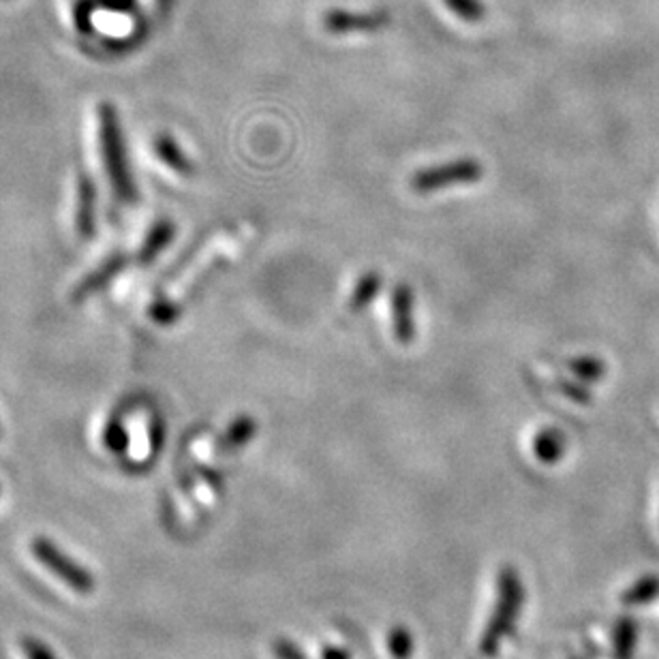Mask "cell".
I'll use <instances>...</instances> for the list:
<instances>
[{
	"mask_svg": "<svg viewBox=\"0 0 659 659\" xmlns=\"http://www.w3.org/2000/svg\"><path fill=\"white\" fill-rule=\"evenodd\" d=\"M100 146L101 159L107 174V180L112 182V189L116 198L123 201H133L137 191L133 182L132 169L127 161V150L121 133V123L118 114L112 103H101L100 105Z\"/></svg>",
	"mask_w": 659,
	"mask_h": 659,
	"instance_id": "obj_1",
	"label": "cell"
},
{
	"mask_svg": "<svg viewBox=\"0 0 659 659\" xmlns=\"http://www.w3.org/2000/svg\"><path fill=\"white\" fill-rule=\"evenodd\" d=\"M525 589L523 583L512 567H503L499 574V594H496V606H494L491 624L484 629L480 651L487 658H493L499 645L505 640L510 629L516 624V617L523 608Z\"/></svg>",
	"mask_w": 659,
	"mask_h": 659,
	"instance_id": "obj_2",
	"label": "cell"
},
{
	"mask_svg": "<svg viewBox=\"0 0 659 659\" xmlns=\"http://www.w3.org/2000/svg\"><path fill=\"white\" fill-rule=\"evenodd\" d=\"M484 178V165L473 157L429 165L411 174L409 187L418 196H435L454 187H471Z\"/></svg>",
	"mask_w": 659,
	"mask_h": 659,
	"instance_id": "obj_3",
	"label": "cell"
},
{
	"mask_svg": "<svg viewBox=\"0 0 659 659\" xmlns=\"http://www.w3.org/2000/svg\"><path fill=\"white\" fill-rule=\"evenodd\" d=\"M31 553L45 569L59 576L71 592L80 595H91L97 587L95 576L82 567L77 561L66 557L65 553L45 537H34L31 542Z\"/></svg>",
	"mask_w": 659,
	"mask_h": 659,
	"instance_id": "obj_4",
	"label": "cell"
},
{
	"mask_svg": "<svg viewBox=\"0 0 659 659\" xmlns=\"http://www.w3.org/2000/svg\"><path fill=\"white\" fill-rule=\"evenodd\" d=\"M390 24L386 11H345L334 9L324 15V29L332 34L377 33Z\"/></svg>",
	"mask_w": 659,
	"mask_h": 659,
	"instance_id": "obj_5",
	"label": "cell"
},
{
	"mask_svg": "<svg viewBox=\"0 0 659 659\" xmlns=\"http://www.w3.org/2000/svg\"><path fill=\"white\" fill-rule=\"evenodd\" d=\"M414 306H416V294H414L411 285H407V283L395 285L393 297H390L393 334H395L396 343H400L402 347H409L416 341Z\"/></svg>",
	"mask_w": 659,
	"mask_h": 659,
	"instance_id": "obj_6",
	"label": "cell"
},
{
	"mask_svg": "<svg viewBox=\"0 0 659 659\" xmlns=\"http://www.w3.org/2000/svg\"><path fill=\"white\" fill-rule=\"evenodd\" d=\"M75 226L80 238L88 240L95 236V212H97V191L93 180L86 174H80L77 178V201H75Z\"/></svg>",
	"mask_w": 659,
	"mask_h": 659,
	"instance_id": "obj_7",
	"label": "cell"
},
{
	"mask_svg": "<svg viewBox=\"0 0 659 659\" xmlns=\"http://www.w3.org/2000/svg\"><path fill=\"white\" fill-rule=\"evenodd\" d=\"M531 450L537 461L544 462V464H555L567 452V437L561 429L546 427V429L535 432V437L531 441Z\"/></svg>",
	"mask_w": 659,
	"mask_h": 659,
	"instance_id": "obj_8",
	"label": "cell"
},
{
	"mask_svg": "<svg viewBox=\"0 0 659 659\" xmlns=\"http://www.w3.org/2000/svg\"><path fill=\"white\" fill-rule=\"evenodd\" d=\"M174 233H176V228H174L171 221H167V219L157 221L153 226V230L148 231V236L144 238V242H142V247L137 251V264H153L164 253L165 249L169 247V242L174 240Z\"/></svg>",
	"mask_w": 659,
	"mask_h": 659,
	"instance_id": "obj_9",
	"label": "cell"
},
{
	"mask_svg": "<svg viewBox=\"0 0 659 659\" xmlns=\"http://www.w3.org/2000/svg\"><path fill=\"white\" fill-rule=\"evenodd\" d=\"M155 155H157V159L161 164L167 165L178 176H193V169L196 167H193L191 159L187 157V153L178 146V142L171 135L161 133V135L155 137Z\"/></svg>",
	"mask_w": 659,
	"mask_h": 659,
	"instance_id": "obj_10",
	"label": "cell"
},
{
	"mask_svg": "<svg viewBox=\"0 0 659 659\" xmlns=\"http://www.w3.org/2000/svg\"><path fill=\"white\" fill-rule=\"evenodd\" d=\"M127 265V260L123 258V255H112V258H107L103 264L95 270V272H91L80 285H77V290H75V294H73V300H84L86 296H93L95 292H100L103 290L123 268Z\"/></svg>",
	"mask_w": 659,
	"mask_h": 659,
	"instance_id": "obj_11",
	"label": "cell"
},
{
	"mask_svg": "<svg viewBox=\"0 0 659 659\" xmlns=\"http://www.w3.org/2000/svg\"><path fill=\"white\" fill-rule=\"evenodd\" d=\"M258 435V422L255 418L251 416H238L230 425V429L226 430V435L219 439L217 443V450L221 454H228V452H236L244 446H249Z\"/></svg>",
	"mask_w": 659,
	"mask_h": 659,
	"instance_id": "obj_12",
	"label": "cell"
},
{
	"mask_svg": "<svg viewBox=\"0 0 659 659\" xmlns=\"http://www.w3.org/2000/svg\"><path fill=\"white\" fill-rule=\"evenodd\" d=\"M381 287H384V276L379 272H375V270L364 272L363 276L358 279V283L354 285V290H352L347 306L354 313H360L375 297L379 296Z\"/></svg>",
	"mask_w": 659,
	"mask_h": 659,
	"instance_id": "obj_13",
	"label": "cell"
},
{
	"mask_svg": "<svg viewBox=\"0 0 659 659\" xmlns=\"http://www.w3.org/2000/svg\"><path fill=\"white\" fill-rule=\"evenodd\" d=\"M659 597V576H645L636 580L626 594L621 595V602L626 606H647Z\"/></svg>",
	"mask_w": 659,
	"mask_h": 659,
	"instance_id": "obj_14",
	"label": "cell"
},
{
	"mask_svg": "<svg viewBox=\"0 0 659 659\" xmlns=\"http://www.w3.org/2000/svg\"><path fill=\"white\" fill-rule=\"evenodd\" d=\"M638 640V627L631 617L621 619L615 627V658L631 659Z\"/></svg>",
	"mask_w": 659,
	"mask_h": 659,
	"instance_id": "obj_15",
	"label": "cell"
},
{
	"mask_svg": "<svg viewBox=\"0 0 659 659\" xmlns=\"http://www.w3.org/2000/svg\"><path fill=\"white\" fill-rule=\"evenodd\" d=\"M567 368L576 379H580L585 384H595L606 375V364L595 356H576V358L567 360Z\"/></svg>",
	"mask_w": 659,
	"mask_h": 659,
	"instance_id": "obj_16",
	"label": "cell"
},
{
	"mask_svg": "<svg viewBox=\"0 0 659 659\" xmlns=\"http://www.w3.org/2000/svg\"><path fill=\"white\" fill-rule=\"evenodd\" d=\"M443 2L457 18H461L462 22H467V24H480L489 13V9L482 0H443Z\"/></svg>",
	"mask_w": 659,
	"mask_h": 659,
	"instance_id": "obj_17",
	"label": "cell"
},
{
	"mask_svg": "<svg viewBox=\"0 0 659 659\" xmlns=\"http://www.w3.org/2000/svg\"><path fill=\"white\" fill-rule=\"evenodd\" d=\"M103 443L109 452L123 454L129 446V432L125 430V427L118 420H109L105 425V430H103Z\"/></svg>",
	"mask_w": 659,
	"mask_h": 659,
	"instance_id": "obj_18",
	"label": "cell"
},
{
	"mask_svg": "<svg viewBox=\"0 0 659 659\" xmlns=\"http://www.w3.org/2000/svg\"><path fill=\"white\" fill-rule=\"evenodd\" d=\"M388 649L395 659H409L414 653V638L407 627H395L388 636Z\"/></svg>",
	"mask_w": 659,
	"mask_h": 659,
	"instance_id": "obj_19",
	"label": "cell"
},
{
	"mask_svg": "<svg viewBox=\"0 0 659 659\" xmlns=\"http://www.w3.org/2000/svg\"><path fill=\"white\" fill-rule=\"evenodd\" d=\"M559 393L565 396V398L578 402V405H589V402H592V395H589L580 384L569 381V379L559 381Z\"/></svg>",
	"mask_w": 659,
	"mask_h": 659,
	"instance_id": "obj_20",
	"label": "cell"
},
{
	"mask_svg": "<svg viewBox=\"0 0 659 659\" xmlns=\"http://www.w3.org/2000/svg\"><path fill=\"white\" fill-rule=\"evenodd\" d=\"M20 647H22L27 659H56L54 658V653L43 642L34 640V638H22Z\"/></svg>",
	"mask_w": 659,
	"mask_h": 659,
	"instance_id": "obj_21",
	"label": "cell"
},
{
	"mask_svg": "<svg viewBox=\"0 0 659 659\" xmlns=\"http://www.w3.org/2000/svg\"><path fill=\"white\" fill-rule=\"evenodd\" d=\"M178 315H180V308H178L176 304L167 302V300H161V302H157V304L153 306V317H155L157 322H161V324H171Z\"/></svg>",
	"mask_w": 659,
	"mask_h": 659,
	"instance_id": "obj_22",
	"label": "cell"
},
{
	"mask_svg": "<svg viewBox=\"0 0 659 659\" xmlns=\"http://www.w3.org/2000/svg\"><path fill=\"white\" fill-rule=\"evenodd\" d=\"M274 656L279 659H306L290 640H276L274 642Z\"/></svg>",
	"mask_w": 659,
	"mask_h": 659,
	"instance_id": "obj_23",
	"label": "cell"
},
{
	"mask_svg": "<svg viewBox=\"0 0 659 659\" xmlns=\"http://www.w3.org/2000/svg\"><path fill=\"white\" fill-rule=\"evenodd\" d=\"M95 7L112 9V11H132L135 0H95Z\"/></svg>",
	"mask_w": 659,
	"mask_h": 659,
	"instance_id": "obj_24",
	"label": "cell"
},
{
	"mask_svg": "<svg viewBox=\"0 0 659 659\" xmlns=\"http://www.w3.org/2000/svg\"><path fill=\"white\" fill-rule=\"evenodd\" d=\"M322 659H352V656H349L347 651H343V649H336V647H326V649H324V653H322Z\"/></svg>",
	"mask_w": 659,
	"mask_h": 659,
	"instance_id": "obj_25",
	"label": "cell"
}]
</instances>
